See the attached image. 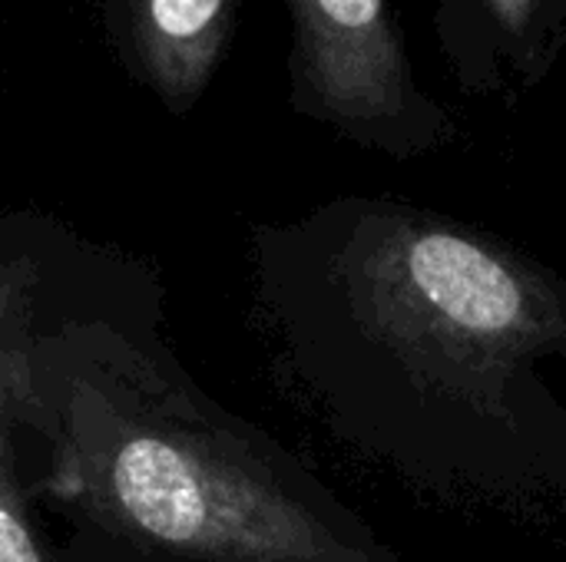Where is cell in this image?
Wrapping results in <instances>:
<instances>
[{"instance_id":"6da1fadb","label":"cell","mask_w":566,"mask_h":562,"mask_svg":"<svg viewBox=\"0 0 566 562\" xmlns=\"http://www.w3.org/2000/svg\"><path fill=\"white\" fill-rule=\"evenodd\" d=\"M325 275L385 454L431 490L566 503V278L461 222L355 205Z\"/></svg>"},{"instance_id":"7a4b0ae2","label":"cell","mask_w":566,"mask_h":562,"mask_svg":"<svg viewBox=\"0 0 566 562\" xmlns=\"http://www.w3.org/2000/svg\"><path fill=\"white\" fill-rule=\"evenodd\" d=\"M60 480L109 523L196 560L401 562L358 520L172 427L109 421L73 447Z\"/></svg>"},{"instance_id":"3957f363","label":"cell","mask_w":566,"mask_h":562,"mask_svg":"<svg viewBox=\"0 0 566 562\" xmlns=\"http://www.w3.org/2000/svg\"><path fill=\"white\" fill-rule=\"evenodd\" d=\"M295 103L348 132L405 113V76L385 0H289Z\"/></svg>"},{"instance_id":"277c9868","label":"cell","mask_w":566,"mask_h":562,"mask_svg":"<svg viewBox=\"0 0 566 562\" xmlns=\"http://www.w3.org/2000/svg\"><path fill=\"white\" fill-rule=\"evenodd\" d=\"M96 13L126 76L186 116L235 43L242 0H96Z\"/></svg>"},{"instance_id":"5b68a950","label":"cell","mask_w":566,"mask_h":562,"mask_svg":"<svg viewBox=\"0 0 566 562\" xmlns=\"http://www.w3.org/2000/svg\"><path fill=\"white\" fill-rule=\"evenodd\" d=\"M0 562H43L33 543V533L23 520L17 490L3 460V431H0Z\"/></svg>"},{"instance_id":"8992f818","label":"cell","mask_w":566,"mask_h":562,"mask_svg":"<svg viewBox=\"0 0 566 562\" xmlns=\"http://www.w3.org/2000/svg\"><path fill=\"white\" fill-rule=\"evenodd\" d=\"M494 3H497V10H501L514 26H521V23H524L527 7H531V0H494Z\"/></svg>"},{"instance_id":"52a82bcc","label":"cell","mask_w":566,"mask_h":562,"mask_svg":"<svg viewBox=\"0 0 566 562\" xmlns=\"http://www.w3.org/2000/svg\"><path fill=\"white\" fill-rule=\"evenodd\" d=\"M3 401H7V364L0 354V431H3Z\"/></svg>"}]
</instances>
